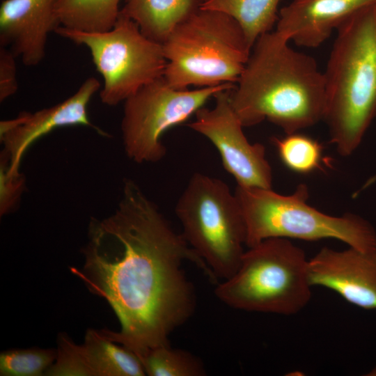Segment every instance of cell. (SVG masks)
Instances as JSON below:
<instances>
[{"label":"cell","instance_id":"cell-6","mask_svg":"<svg viewBox=\"0 0 376 376\" xmlns=\"http://www.w3.org/2000/svg\"><path fill=\"white\" fill-rule=\"evenodd\" d=\"M308 262L289 239L272 237L245 251L235 273L215 288L216 297L230 308L290 315L310 301Z\"/></svg>","mask_w":376,"mask_h":376},{"label":"cell","instance_id":"cell-7","mask_svg":"<svg viewBox=\"0 0 376 376\" xmlns=\"http://www.w3.org/2000/svg\"><path fill=\"white\" fill-rule=\"evenodd\" d=\"M182 235L214 278L223 281L238 269L246 230L235 194L217 178L194 173L175 207Z\"/></svg>","mask_w":376,"mask_h":376},{"label":"cell","instance_id":"cell-17","mask_svg":"<svg viewBox=\"0 0 376 376\" xmlns=\"http://www.w3.org/2000/svg\"><path fill=\"white\" fill-rule=\"evenodd\" d=\"M121 0H58L56 13L63 27L86 32L110 30L115 24Z\"/></svg>","mask_w":376,"mask_h":376},{"label":"cell","instance_id":"cell-24","mask_svg":"<svg viewBox=\"0 0 376 376\" xmlns=\"http://www.w3.org/2000/svg\"><path fill=\"white\" fill-rule=\"evenodd\" d=\"M376 181V175L373 177H372L371 178H370L366 182V184L364 185V186L363 187V189L367 187L368 186L372 185L373 182H375Z\"/></svg>","mask_w":376,"mask_h":376},{"label":"cell","instance_id":"cell-1","mask_svg":"<svg viewBox=\"0 0 376 376\" xmlns=\"http://www.w3.org/2000/svg\"><path fill=\"white\" fill-rule=\"evenodd\" d=\"M82 253V269L74 272L108 302L120 324L119 331H102L139 360L150 349L170 345L169 336L195 311V290L184 262L215 279L182 233L130 178L123 182L113 212L91 219Z\"/></svg>","mask_w":376,"mask_h":376},{"label":"cell","instance_id":"cell-19","mask_svg":"<svg viewBox=\"0 0 376 376\" xmlns=\"http://www.w3.org/2000/svg\"><path fill=\"white\" fill-rule=\"evenodd\" d=\"M140 361L146 375L150 376H203L206 373L198 357L171 345L150 349Z\"/></svg>","mask_w":376,"mask_h":376},{"label":"cell","instance_id":"cell-15","mask_svg":"<svg viewBox=\"0 0 376 376\" xmlns=\"http://www.w3.org/2000/svg\"><path fill=\"white\" fill-rule=\"evenodd\" d=\"M376 0H292L280 10L276 31L299 46L315 48L343 23Z\"/></svg>","mask_w":376,"mask_h":376},{"label":"cell","instance_id":"cell-8","mask_svg":"<svg viewBox=\"0 0 376 376\" xmlns=\"http://www.w3.org/2000/svg\"><path fill=\"white\" fill-rule=\"evenodd\" d=\"M55 32L90 50L104 81L100 99L104 104L125 102L164 75L167 60L162 45L145 36L136 22L120 13L108 31L86 32L61 26Z\"/></svg>","mask_w":376,"mask_h":376},{"label":"cell","instance_id":"cell-5","mask_svg":"<svg viewBox=\"0 0 376 376\" xmlns=\"http://www.w3.org/2000/svg\"><path fill=\"white\" fill-rule=\"evenodd\" d=\"M234 194L244 219L248 248L272 237L331 238L363 251H376V230L368 220L353 213L331 216L311 206L305 184L289 195L237 185Z\"/></svg>","mask_w":376,"mask_h":376},{"label":"cell","instance_id":"cell-3","mask_svg":"<svg viewBox=\"0 0 376 376\" xmlns=\"http://www.w3.org/2000/svg\"><path fill=\"white\" fill-rule=\"evenodd\" d=\"M324 75L325 121L331 142L351 155L376 117V4L337 29Z\"/></svg>","mask_w":376,"mask_h":376},{"label":"cell","instance_id":"cell-22","mask_svg":"<svg viewBox=\"0 0 376 376\" xmlns=\"http://www.w3.org/2000/svg\"><path fill=\"white\" fill-rule=\"evenodd\" d=\"M16 57L6 47H0V101L15 94L18 89Z\"/></svg>","mask_w":376,"mask_h":376},{"label":"cell","instance_id":"cell-20","mask_svg":"<svg viewBox=\"0 0 376 376\" xmlns=\"http://www.w3.org/2000/svg\"><path fill=\"white\" fill-rule=\"evenodd\" d=\"M283 164L298 173H309L321 166L322 146L315 139L297 132L273 138Z\"/></svg>","mask_w":376,"mask_h":376},{"label":"cell","instance_id":"cell-14","mask_svg":"<svg viewBox=\"0 0 376 376\" xmlns=\"http://www.w3.org/2000/svg\"><path fill=\"white\" fill-rule=\"evenodd\" d=\"M58 0H3L0 6V47L24 65L35 66L45 58L48 36L61 26Z\"/></svg>","mask_w":376,"mask_h":376},{"label":"cell","instance_id":"cell-23","mask_svg":"<svg viewBox=\"0 0 376 376\" xmlns=\"http://www.w3.org/2000/svg\"><path fill=\"white\" fill-rule=\"evenodd\" d=\"M0 173V212L2 215L10 212L18 201L24 188L25 178L22 173L10 177L1 169Z\"/></svg>","mask_w":376,"mask_h":376},{"label":"cell","instance_id":"cell-18","mask_svg":"<svg viewBox=\"0 0 376 376\" xmlns=\"http://www.w3.org/2000/svg\"><path fill=\"white\" fill-rule=\"evenodd\" d=\"M280 0H203L201 8L224 12L235 19L253 47L262 34L271 31L278 19Z\"/></svg>","mask_w":376,"mask_h":376},{"label":"cell","instance_id":"cell-25","mask_svg":"<svg viewBox=\"0 0 376 376\" xmlns=\"http://www.w3.org/2000/svg\"><path fill=\"white\" fill-rule=\"evenodd\" d=\"M366 375L376 376V365Z\"/></svg>","mask_w":376,"mask_h":376},{"label":"cell","instance_id":"cell-4","mask_svg":"<svg viewBox=\"0 0 376 376\" xmlns=\"http://www.w3.org/2000/svg\"><path fill=\"white\" fill-rule=\"evenodd\" d=\"M164 77L176 89L237 81L252 47L232 16L200 8L180 24L162 44Z\"/></svg>","mask_w":376,"mask_h":376},{"label":"cell","instance_id":"cell-9","mask_svg":"<svg viewBox=\"0 0 376 376\" xmlns=\"http://www.w3.org/2000/svg\"><path fill=\"white\" fill-rule=\"evenodd\" d=\"M232 83L194 90L171 87L164 77L141 87L124 102L121 130L127 157L139 163H155L166 154L163 134L186 121L220 91Z\"/></svg>","mask_w":376,"mask_h":376},{"label":"cell","instance_id":"cell-12","mask_svg":"<svg viewBox=\"0 0 376 376\" xmlns=\"http://www.w3.org/2000/svg\"><path fill=\"white\" fill-rule=\"evenodd\" d=\"M308 276L311 286L329 288L361 308L376 309V251L323 247L308 260Z\"/></svg>","mask_w":376,"mask_h":376},{"label":"cell","instance_id":"cell-10","mask_svg":"<svg viewBox=\"0 0 376 376\" xmlns=\"http://www.w3.org/2000/svg\"><path fill=\"white\" fill-rule=\"evenodd\" d=\"M232 89L220 91L213 96L212 108L201 107L195 120L187 126L205 136L214 146L225 170L237 186L272 189V170L266 158L265 147L251 143L230 104Z\"/></svg>","mask_w":376,"mask_h":376},{"label":"cell","instance_id":"cell-2","mask_svg":"<svg viewBox=\"0 0 376 376\" xmlns=\"http://www.w3.org/2000/svg\"><path fill=\"white\" fill-rule=\"evenodd\" d=\"M289 41L275 30L255 42L230 95L243 127L267 120L289 134L323 119V72L313 57L293 49Z\"/></svg>","mask_w":376,"mask_h":376},{"label":"cell","instance_id":"cell-21","mask_svg":"<svg viewBox=\"0 0 376 376\" xmlns=\"http://www.w3.org/2000/svg\"><path fill=\"white\" fill-rule=\"evenodd\" d=\"M56 358V349H13L0 354V375H45Z\"/></svg>","mask_w":376,"mask_h":376},{"label":"cell","instance_id":"cell-11","mask_svg":"<svg viewBox=\"0 0 376 376\" xmlns=\"http://www.w3.org/2000/svg\"><path fill=\"white\" fill-rule=\"evenodd\" d=\"M100 87L96 78L89 77L72 96L54 106L34 113L22 111L13 119L1 120L0 139L3 148L1 169L10 177L20 175L22 159L28 148L58 127L83 125L107 135L91 123L88 115V104Z\"/></svg>","mask_w":376,"mask_h":376},{"label":"cell","instance_id":"cell-13","mask_svg":"<svg viewBox=\"0 0 376 376\" xmlns=\"http://www.w3.org/2000/svg\"><path fill=\"white\" fill-rule=\"evenodd\" d=\"M47 376H144L138 357L111 340L102 330H87L82 344L66 334H59L56 358Z\"/></svg>","mask_w":376,"mask_h":376},{"label":"cell","instance_id":"cell-16","mask_svg":"<svg viewBox=\"0 0 376 376\" xmlns=\"http://www.w3.org/2000/svg\"><path fill=\"white\" fill-rule=\"evenodd\" d=\"M203 0H126L120 13L148 38L163 44L173 31L201 8Z\"/></svg>","mask_w":376,"mask_h":376}]
</instances>
